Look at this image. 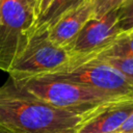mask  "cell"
Instances as JSON below:
<instances>
[{
	"label": "cell",
	"mask_w": 133,
	"mask_h": 133,
	"mask_svg": "<svg viewBox=\"0 0 133 133\" xmlns=\"http://www.w3.org/2000/svg\"><path fill=\"white\" fill-rule=\"evenodd\" d=\"M91 115L54 107L10 78L0 86V125L17 133H76Z\"/></svg>",
	"instance_id": "6da1fadb"
},
{
	"label": "cell",
	"mask_w": 133,
	"mask_h": 133,
	"mask_svg": "<svg viewBox=\"0 0 133 133\" xmlns=\"http://www.w3.org/2000/svg\"><path fill=\"white\" fill-rule=\"evenodd\" d=\"M12 82L54 107L82 114H95L99 109L107 105L133 99L61 80L47 74L12 80Z\"/></svg>",
	"instance_id": "7a4b0ae2"
},
{
	"label": "cell",
	"mask_w": 133,
	"mask_h": 133,
	"mask_svg": "<svg viewBox=\"0 0 133 133\" xmlns=\"http://www.w3.org/2000/svg\"><path fill=\"white\" fill-rule=\"evenodd\" d=\"M71 59L70 53L48 36L47 30H32L19 55L11 62L7 74L12 80L46 74L62 66Z\"/></svg>",
	"instance_id": "3957f363"
},
{
	"label": "cell",
	"mask_w": 133,
	"mask_h": 133,
	"mask_svg": "<svg viewBox=\"0 0 133 133\" xmlns=\"http://www.w3.org/2000/svg\"><path fill=\"white\" fill-rule=\"evenodd\" d=\"M46 74L112 95L133 98V79L101 61L70 59L62 66Z\"/></svg>",
	"instance_id": "277c9868"
},
{
	"label": "cell",
	"mask_w": 133,
	"mask_h": 133,
	"mask_svg": "<svg viewBox=\"0 0 133 133\" xmlns=\"http://www.w3.org/2000/svg\"><path fill=\"white\" fill-rule=\"evenodd\" d=\"M34 21L27 0H0V71L7 73L25 47Z\"/></svg>",
	"instance_id": "5b68a950"
},
{
	"label": "cell",
	"mask_w": 133,
	"mask_h": 133,
	"mask_svg": "<svg viewBox=\"0 0 133 133\" xmlns=\"http://www.w3.org/2000/svg\"><path fill=\"white\" fill-rule=\"evenodd\" d=\"M123 33L118 25L117 10L110 11L99 19L91 18L82 27L68 52L71 57H82L96 53Z\"/></svg>",
	"instance_id": "8992f818"
},
{
	"label": "cell",
	"mask_w": 133,
	"mask_h": 133,
	"mask_svg": "<svg viewBox=\"0 0 133 133\" xmlns=\"http://www.w3.org/2000/svg\"><path fill=\"white\" fill-rule=\"evenodd\" d=\"M92 18L90 0H85L75 9L63 15L47 31L48 36L56 46L68 51L85 23Z\"/></svg>",
	"instance_id": "52a82bcc"
},
{
	"label": "cell",
	"mask_w": 133,
	"mask_h": 133,
	"mask_svg": "<svg viewBox=\"0 0 133 133\" xmlns=\"http://www.w3.org/2000/svg\"><path fill=\"white\" fill-rule=\"evenodd\" d=\"M131 113H133V99L107 105L87 118L76 133H111L119 131Z\"/></svg>",
	"instance_id": "ba28073f"
},
{
	"label": "cell",
	"mask_w": 133,
	"mask_h": 133,
	"mask_svg": "<svg viewBox=\"0 0 133 133\" xmlns=\"http://www.w3.org/2000/svg\"><path fill=\"white\" fill-rule=\"evenodd\" d=\"M84 1L85 0H52L47 8L35 19L32 30H48L63 15L75 9Z\"/></svg>",
	"instance_id": "9c48e42d"
},
{
	"label": "cell",
	"mask_w": 133,
	"mask_h": 133,
	"mask_svg": "<svg viewBox=\"0 0 133 133\" xmlns=\"http://www.w3.org/2000/svg\"><path fill=\"white\" fill-rule=\"evenodd\" d=\"M103 55H117V56H133V36L127 33H123L109 45L101 49L100 51L85 55L82 57H71V58H88Z\"/></svg>",
	"instance_id": "30bf717a"
},
{
	"label": "cell",
	"mask_w": 133,
	"mask_h": 133,
	"mask_svg": "<svg viewBox=\"0 0 133 133\" xmlns=\"http://www.w3.org/2000/svg\"><path fill=\"white\" fill-rule=\"evenodd\" d=\"M72 60H97L106 63L126 77L133 79V56H117V55H103L88 58H71Z\"/></svg>",
	"instance_id": "8fae6325"
},
{
	"label": "cell",
	"mask_w": 133,
	"mask_h": 133,
	"mask_svg": "<svg viewBox=\"0 0 133 133\" xmlns=\"http://www.w3.org/2000/svg\"><path fill=\"white\" fill-rule=\"evenodd\" d=\"M128 1L129 0H90L92 6V18L99 19L110 11L117 10Z\"/></svg>",
	"instance_id": "7c38bea8"
},
{
	"label": "cell",
	"mask_w": 133,
	"mask_h": 133,
	"mask_svg": "<svg viewBox=\"0 0 133 133\" xmlns=\"http://www.w3.org/2000/svg\"><path fill=\"white\" fill-rule=\"evenodd\" d=\"M119 132L124 133H133V113L129 115V117L126 119V122L122 125Z\"/></svg>",
	"instance_id": "4fadbf2b"
},
{
	"label": "cell",
	"mask_w": 133,
	"mask_h": 133,
	"mask_svg": "<svg viewBox=\"0 0 133 133\" xmlns=\"http://www.w3.org/2000/svg\"><path fill=\"white\" fill-rule=\"evenodd\" d=\"M52 0H39L38 1V6H37V16H36V18L47 8V6L50 4V2H51Z\"/></svg>",
	"instance_id": "5bb4252c"
},
{
	"label": "cell",
	"mask_w": 133,
	"mask_h": 133,
	"mask_svg": "<svg viewBox=\"0 0 133 133\" xmlns=\"http://www.w3.org/2000/svg\"><path fill=\"white\" fill-rule=\"evenodd\" d=\"M27 2L29 4L30 8L32 9V11L34 14V17L36 19V16H37V2H38V0H27Z\"/></svg>",
	"instance_id": "9a60e30c"
},
{
	"label": "cell",
	"mask_w": 133,
	"mask_h": 133,
	"mask_svg": "<svg viewBox=\"0 0 133 133\" xmlns=\"http://www.w3.org/2000/svg\"><path fill=\"white\" fill-rule=\"evenodd\" d=\"M0 133H17V132H15V131H12V130L0 125Z\"/></svg>",
	"instance_id": "2e32d148"
},
{
	"label": "cell",
	"mask_w": 133,
	"mask_h": 133,
	"mask_svg": "<svg viewBox=\"0 0 133 133\" xmlns=\"http://www.w3.org/2000/svg\"><path fill=\"white\" fill-rule=\"evenodd\" d=\"M127 34H129V35H132V36H133V29H132L131 31H129V32H128Z\"/></svg>",
	"instance_id": "e0dca14e"
},
{
	"label": "cell",
	"mask_w": 133,
	"mask_h": 133,
	"mask_svg": "<svg viewBox=\"0 0 133 133\" xmlns=\"http://www.w3.org/2000/svg\"><path fill=\"white\" fill-rule=\"evenodd\" d=\"M111 133H124V132H119V131H116V132H111Z\"/></svg>",
	"instance_id": "ac0fdd59"
},
{
	"label": "cell",
	"mask_w": 133,
	"mask_h": 133,
	"mask_svg": "<svg viewBox=\"0 0 133 133\" xmlns=\"http://www.w3.org/2000/svg\"><path fill=\"white\" fill-rule=\"evenodd\" d=\"M38 1H39V0H38ZM37 6H38V2H37Z\"/></svg>",
	"instance_id": "d6986e66"
}]
</instances>
